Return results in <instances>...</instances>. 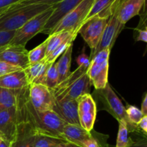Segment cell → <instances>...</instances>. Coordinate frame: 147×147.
<instances>
[{
  "instance_id": "6da1fadb",
  "label": "cell",
  "mask_w": 147,
  "mask_h": 147,
  "mask_svg": "<svg viewBox=\"0 0 147 147\" xmlns=\"http://www.w3.org/2000/svg\"><path fill=\"white\" fill-rule=\"evenodd\" d=\"M87 67H78L75 71L62 83L53 89V95L55 100L62 99L78 100L82 96L90 93V79L86 74Z\"/></svg>"
},
{
  "instance_id": "7a4b0ae2",
  "label": "cell",
  "mask_w": 147,
  "mask_h": 147,
  "mask_svg": "<svg viewBox=\"0 0 147 147\" xmlns=\"http://www.w3.org/2000/svg\"><path fill=\"white\" fill-rule=\"evenodd\" d=\"M50 7V5L43 4L13 6L0 16V32L16 31L34 16Z\"/></svg>"
},
{
  "instance_id": "3957f363",
  "label": "cell",
  "mask_w": 147,
  "mask_h": 147,
  "mask_svg": "<svg viewBox=\"0 0 147 147\" xmlns=\"http://www.w3.org/2000/svg\"><path fill=\"white\" fill-rule=\"evenodd\" d=\"M96 90L104 110L114 117L118 122H126L129 132L140 131L137 126H134L130 123L126 113V108L124 107L117 95L113 91L109 83L106 85L104 88Z\"/></svg>"
},
{
  "instance_id": "277c9868",
  "label": "cell",
  "mask_w": 147,
  "mask_h": 147,
  "mask_svg": "<svg viewBox=\"0 0 147 147\" xmlns=\"http://www.w3.org/2000/svg\"><path fill=\"white\" fill-rule=\"evenodd\" d=\"M111 50H101L96 53L91 59L86 71L91 85L96 90L104 88L109 83V56Z\"/></svg>"
},
{
  "instance_id": "5b68a950",
  "label": "cell",
  "mask_w": 147,
  "mask_h": 147,
  "mask_svg": "<svg viewBox=\"0 0 147 147\" xmlns=\"http://www.w3.org/2000/svg\"><path fill=\"white\" fill-rule=\"evenodd\" d=\"M53 5L33 18L29 20L19 30H16L15 34L10 42V45H25L38 33L42 30L53 11Z\"/></svg>"
},
{
  "instance_id": "8992f818",
  "label": "cell",
  "mask_w": 147,
  "mask_h": 147,
  "mask_svg": "<svg viewBox=\"0 0 147 147\" xmlns=\"http://www.w3.org/2000/svg\"><path fill=\"white\" fill-rule=\"evenodd\" d=\"M94 1L95 0L82 1L74 9L62 19L61 21L53 29L52 34L62 31L71 32L78 34L79 28L84 22Z\"/></svg>"
},
{
  "instance_id": "52a82bcc",
  "label": "cell",
  "mask_w": 147,
  "mask_h": 147,
  "mask_svg": "<svg viewBox=\"0 0 147 147\" xmlns=\"http://www.w3.org/2000/svg\"><path fill=\"white\" fill-rule=\"evenodd\" d=\"M109 19L96 16L86 20L78 31L93 53L98 45Z\"/></svg>"
},
{
  "instance_id": "ba28073f",
  "label": "cell",
  "mask_w": 147,
  "mask_h": 147,
  "mask_svg": "<svg viewBox=\"0 0 147 147\" xmlns=\"http://www.w3.org/2000/svg\"><path fill=\"white\" fill-rule=\"evenodd\" d=\"M28 99L34 109L38 111H53L55 104L51 89L41 84L29 85Z\"/></svg>"
},
{
  "instance_id": "9c48e42d",
  "label": "cell",
  "mask_w": 147,
  "mask_h": 147,
  "mask_svg": "<svg viewBox=\"0 0 147 147\" xmlns=\"http://www.w3.org/2000/svg\"><path fill=\"white\" fill-rule=\"evenodd\" d=\"M97 113V107L94 99L90 93L82 96L78 99V116L80 126L90 132L94 127Z\"/></svg>"
},
{
  "instance_id": "30bf717a",
  "label": "cell",
  "mask_w": 147,
  "mask_h": 147,
  "mask_svg": "<svg viewBox=\"0 0 147 147\" xmlns=\"http://www.w3.org/2000/svg\"><path fill=\"white\" fill-rule=\"evenodd\" d=\"M18 123L17 131L10 147H33L37 131L29 121L20 113L18 108Z\"/></svg>"
},
{
  "instance_id": "8fae6325",
  "label": "cell",
  "mask_w": 147,
  "mask_h": 147,
  "mask_svg": "<svg viewBox=\"0 0 147 147\" xmlns=\"http://www.w3.org/2000/svg\"><path fill=\"white\" fill-rule=\"evenodd\" d=\"M124 26V24L121 23V22L118 20L115 13L113 15L111 16L108 20L107 24L104 29L100 42L96 50L93 51V53H91L90 56L89 57L90 59H91L96 53L101 50H106V49L111 50L115 41L117 39L118 36L120 34L121 30L123 29Z\"/></svg>"
},
{
  "instance_id": "7c38bea8",
  "label": "cell",
  "mask_w": 147,
  "mask_h": 147,
  "mask_svg": "<svg viewBox=\"0 0 147 147\" xmlns=\"http://www.w3.org/2000/svg\"><path fill=\"white\" fill-rule=\"evenodd\" d=\"M83 0H63L53 5V11L40 33L50 35L53 29L63 17L74 9Z\"/></svg>"
},
{
  "instance_id": "4fadbf2b",
  "label": "cell",
  "mask_w": 147,
  "mask_h": 147,
  "mask_svg": "<svg viewBox=\"0 0 147 147\" xmlns=\"http://www.w3.org/2000/svg\"><path fill=\"white\" fill-rule=\"evenodd\" d=\"M18 123V111L15 107L0 112V138L11 144L15 136Z\"/></svg>"
},
{
  "instance_id": "5bb4252c",
  "label": "cell",
  "mask_w": 147,
  "mask_h": 147,
  "mask_svg": "<svg viewBox=\"0 0 147 147\" xmlns=\"http://www.w3.org/2000/svg\"><path fill=\"white\" fill-rule=\"evenodd\" d=\"M28 53L25 46L9 45L0 52V60L24 70L30 65Z\"/></svg>"
},
{
  "instance_id": "9a60e30c",
  "label": "cell",
  "mask_w": 147,
  "mask_h": 147,
  "mask_svg": "<svg viewBox=\"0 0 147 147\" xmlns=\"http://www.w3.org/2000/svg\"><path fill=\"white\" fill-rule=\"evenodd\" d=\"M78 100L62 99L55 100L54 111L68 124L80 125L78 116Z\"/></svg>"
},
{
  "instance_id": "2e32d148",
  "label": "cell",
  "mask_w": 147,
  "mask_h": 147,
  "mask_svg": "<svg viewBox=\"0 0 147 147\" xmlns=\"http://www.w3.org/2000/svg\"><path fill=\"white\" fill-rule=\"evenodd\" d=\"M145 4L146 0H121L115 14L121 23L125 25L131 19L140 14Z\"/></svg>"
},
{
  "instance_id": "e0dca14e",
  "label": "cell",
  "mask_w": 147,
  "mask_h": 147,
  "mask_svg": "<svg viewBox=\"0 0 147 147\" xmlns=\"http://www.w3.org/2000/svg\"><path fill=\"white\" fill-rule=\"evenodd\" d=\"M120 1L121 0H95L85 21L96 16L109 19L116 12Z\"/></svg>"
},
{
  "instance_id": "ac0fdd59",
  "label": "cell",
  "mask_w": 147,
  "mask_h": 147,
  "mask_svg": "<svg viewBox=\"0 0 147 147\" xmlns=\"http://www.w3.org/2000/svg\"><path fill=\"white\" fill-rule=\"evenodd\" d=\"M92 136V131H87L80 125L67 124L63 131V138L68 143L80 147L83 144Z\"/></svg>"
},
{
  "instance_id": "d6986e66",
  "label": "cell",
  "mask_w": 147,
  "mask_h": 147,
  "mask_svg": "<svg viewBox=\"0 0 147 147\" xmlns=\"http://www.w3.org/2000/svg\"><path fill=\"white\" fill-rule=\"evenodd\" d=\"M50 65V63L43 60L39 63L30 64L24 68L23 70L25 73L29 85L41 84L45 86L46 73Z\"/></svg>"
},
{
  "instance_id": "ffe728a7",
  "label": "cell",
  "mask_w": 147,
  "mask_h": 147,
  "mask_svg": "<svg viewBox=\"0 0 147 147\" xmlns=\"http://www.w3.org/2000/svg\"><path fill=\"white\" fill-rule=\"evenodd\" d=\"M29 86L24 70H20L0 77V88L22 90Z\"/></svg>"
},
{
  "instance_id": "44dd1931",
  "label": "cell",
  "mask_w": 147,
  "mask_h": 147,
  "mask_svg": "<svg viewBox=\"0 0 147 147\" xmlns=\"http://www.w3.org/2000/svg\"><path fill=\"white\" fill-rule=\"evenodd\" d=\"M73 45L71 44L64 53L60 55V58L56 62L57 73H58V84L65 80L70 75L72 54H73Z\"/></svg>"
},
{
  "instance_id": "7402d4cb",
  "label": "cell",
  "mask_w": 147,
  "mask_h": 147,
  "mask_svg": "<svg viewBox=\"0 0 147 147\" xmlns=\"http://www.w3.org/2000/svg\"><path fill=\"white\" fill-rule=\"evenodd\" d=\"M19 90L0 89V112L15 107L18 101Z\"/></svg>"
},
{
  "instance_id": "603a6c76",
  "label": "cell",
  "mask_w": 147,
  "mask_h": 147,
  "mask_svg": "<svg viewBox=\"0 0 147 147\" xmlns=\"http://www.w3.org/2000/svg\"><path fill=\"white\" fill-rule=\"evenodd\" d=\"M75 34H78L77 33L71 32L62 31L59 32L53 33L52 34L49 35L48 38L47 39V50H46L45 57L51 54L54 51L55 49L58 47L66 39Z\"/></svg>"
},
{
  "instance_id": "cb8c5ba5",
  "label": "cell",
  "mask_w": 147,
  "mask_h": 147,
  "mask_svg": "<svg viewBox=\"0 0 147 147\" xmlns=\"http://www.w3.org/2000/svg\"><path fill=\"white\" fill-rule=\"evenodd\" d=\"M66 142L60 138L37 132L33 147H59Z\"/></svg>"
},
{
  "instance_id": "d4e9b609",
  "label": "cell",
  "mask_w": 147,
  "mask_h": 147,
  "mask_svg": "<svg viewBox=\"0 0 147 147\" xmlns=\"http://www.w3.org/2000/svg\"><path fill=\"white\" fill-rule=\"evenodd\" d=\"M119 131L116 147H130L134 141L129 137V129L126 122H119Z\"/></svg>"
},
{
  "instance_id": "484cf974",
  "label": "cell",
  "mask_w": 147,
  "mask_h": 147,
  "mask_svg": "<svg viewBox=\"0 0 147 147\" xmlns=\"http://www.w3.org/2000/svg\"><path fill=\"white\" fill-rule=\"evenodd\" d=\"M47 50V39L34 49L29 51L28 59L30 64L39 63L45 59Z\"/></svg>"
},
{
  "instance_id": "4316f807",
  "label": "cell",
  "mask_w": 147,
  "mask_h": 147,
  "mask_svg": "<svg viewBox=\"0 0 147 147\" xmlns=\"http://www.w3.org/2000/svg\"><path fill=\"white\" fill-rule=\"evenodd\" d=\"M78 34H73L72 36L69 37L68 38L66 39L63 42H62L60 45L57 47H56L54 50V51L51 53V54L49 55L47 57H45V60L46 61L48 62L49 63H52L53 62H55V60H57V58L58 57H60L62 54L65 52V50L69 47L71 44H73V41L75 40V39L76 38Z\"/></svg>"
},
{
  "instance_id": "83f0119b",
  "label": "cell",
  "mask_w": 147,
  "mask_h": 147,
  "mask_svg": "<svg viewBox=\"0 0 147 147\" xmlns=\"http://www.w3.org/2000/svg\"><path fill=\"white\" fill-rule=\"evenodd\" d=\"M58 85V73H57L56 61L50 63L47 70L45 86L50 89L55 88Z\"/></svg>"
},
{
  "instance_id": "f1b7e54d",
  "label": "cell",
  "mask_w": 147,
  "mask_h": 147,
  "mask_svg": "<svg viewBox=\"0 0 147 147\" xmlns=\"http://www.w3.org/2000/svg\"><path fill=\"white\" fill-rule=\"evenodd\" d=\"M126 113L129 122L134 126H137L136 125L144 116L140 109L136 106H131V105L130 106L128 105L127 107L126 108Z\"/></svg>"
},
{
  "instance_id": "f546056e",
  "label": "cell",
  "mask_w": 147,
  "mask_h": 147,
  "mask_svg": "<svg viewBox=\"0 0 147 147\" xmlns=\"http://www.w3.org/2000/svg\"><path fill=\"white\" fill-rule=\"evenodd\" d=\"M15 32L16 31L0 32V52L10 44Z\"/></svg>"
},
{
  "instance_id": "4dcf8cb0",
  "label": "cell",
  "mask_w": 147,
  "mask_h": 147,
  "mask_svg": "<svg viewBox=\"0 0 147 147\" xmlns=\"http://www.w3.org/2000/svg\"><path fill=\"white\" fill-rule=\"evenodd\" d=\"M63 1V0H21V1H19L17 4H16L15 5L24 6L32 4H43L52 6L57 4V3L60 2V1Z\"/></svg>"
},
{
  "instance_id": "1f68e13d",
  "label": "cell",
  "mask_w": 147,
  "mask_h": 147,
  "mask_svg": "<svg viewBox=\"0 0 147 147\" xmlns=\"http://www.w3.org/2000/svg\"><path fill=\"white\" fill-rule=\"evenodd\" d=\"M20 70H22V69L11 65L6 62L0 60V77Z\"/></svg>"
},
{
  "instance_id": "d6a6232c",
  "label": "cell",
  "mask_w": 147,
  "mask_h": 147,
  "mask_svg": "<svg viewBox=\"0 0 147 147\" xmlns=\"http://www.w3.org/2000/svg\"><path fill=\"white\" fill-rule=\"evenodd\" d=\"M21 0H0V16L8 11Z\"/></svg>"
},
{
  "instance_id": "836d02e7",
  "label": "cell",
  "mask_w": 147,
  "mask_h": 147,
  "mask_svg": "<svg viewBox=\"0 0 147 147\" xmlns=\"http://www.w3.org/2000/svg\"><path fill=\"white\" fill-rule=\"evenodd\" d=\"M81 147H104L103 145L100 143V140L98 136H96V133L93 134L92 132V136L86 140L83 144Z\"/></svg>"
},
{
  "instance_id": "e575fe53",
  "label": "cell",
  "mask_w": 147,
  "mask_h": 147,
  "mask_svg": "<svg viewBox=\"0 0 147 147\" xmlns=\"http://www.w3.org/2000/svg\"><path fill=\"white\" fill-rule=\"evenodd\" d=\"M90 59L85 53H82L76 57V63L78 64V67L84 66V67H88L90 64Z\"/></svg>"
},
{
  "instance_id": "d590c367",
  "label": "cell",
  "mask_w": 147,
  "mask_h": 147,
  "mask_svg": "<svg viewBox=\"0 0 147 147\" xmlns=\"http://www.w3.org/2000/svg\"><path fill=\"white\" fill-rule=\"evenodd\" d=\"M135 30L137 31V35H136L135 40L136 42L142 41L147 42V29L146 27H138L137 28L135 29Z\"/></svg>"
},
{
  "instance_id": "8d00e7d4",
  "label": "cell",
  "mask_w": 147,
  "mask_h": 147,
  "mask_svg": "<svg viewBox=\"0 0 147 147\" xmlns=\"http://www.w3.org/2000/svg\"><path fill=\"white\" fill-rule=\"evenodd\" d=\"M136 126H137L139 130L143 132L144 134L146 136L147 133V116H144Z\"/></svg>"
},
{
  "instance_id": "74e56055",
  "label": "cell",
  "mask_w": 147,
  "mask_h": 147,
  "mask_svg": "<svg viewBox=\"0 0 147 147\" xmlns=\"http://www.w3.org/2000/svg\"><path fill=\"white\" fill-rule=\"evenodd\" d=\"M141 111L142 112L144 116H147V95L145 93L144 96L143 100H142V109Z\"/></svg>"
},
{
  "instance_id": "f35d334b",
  "label": "cell",
  "mask_w": 147,
  "mask_h": 147,
  "mask_svg": "<svg viewBox=\"0 0 147 147\" xmlns=\"http://www.w3.org/2000/svg\"><path fill=\"white\" fill-rule=\"evenodd\" d=\"M130 147H147L146 139H142L137 142H133Z\"/></svg>"
},
{
  "instance_id": "ab89813d",
  "label": "cell",
  "mask_w": 147,
  "mask_h": 147,
  "mask_svg": "<svg viewBox=\"0 0 147 147\" xmlns=\"http://www.w3.org/2000/svg\"><path fill=\"white\" fill-rule=\"evenodd\" d=\"M0 147H10V144L2 139H0Z\"/></svg>"
},
{
  "instance_id": "60d3db41",
  "label": "cell",
  "mask_w": 147,
  "mask_h": 147,
  "mask_svg": "<svg viewBox=\"0 0 147 147\" xmlns=\"http://www.w3.org/2000/svg\"><path fill=\"white\" fill-rule=\"evenodd\" d=\"M65 147H80V146H76V145L73 144H70V143H68V142H67V143L65 144Z\"/></svg>"
},
{
  "instance_id": "b9f144b4",
  "label": "cell",
  "mask_w": 147,
  "mask_h": 147,
  "mask_svg": "<svg viewBox=\"0 0 147 147\" xmlns=\"http://www.w3.org/2000/svg\"><path fill=\"white\" fill-rule=\"evenodd\" d=\"M66 143H67V142H66ZM65 144H63V145H62V146H59V147H65Z\"/></svg>"
},
{
  "instance_id": "7bdbcfd3",
  "label": "cell",
  "mask_w": 147,
  "mask_h": 147,
  "mask_svg": "<svg viewBox=\"0 0 147 147\" xmlns=\"http://www.w3.org/2000/svg\"><path fill=\"white\" fill-rule=\"evenodd\" d=\"M0 139H1V138H0Z\"/></svg>"
},
{
  "instance_id": "ee69618b",
  "label": "cell",
  "mask_w": 147,
  "mask_h": 147,
  "mask_svg": "<svg viewBox=\"0 0 147 147\" xmlns=\"http://www.w3.org/2000/svg\"><path fill=\"white\" fill-rule=\"evenodd\" d=\"M0 89H1V88H0Z\"/></svg>"
}]
</instances>
